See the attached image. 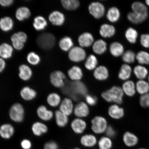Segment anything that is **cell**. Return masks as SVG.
<instances>
[{"instance_id": "4dcf8cb0", "label": "cell", "mask_w": 149, "mask_h": 149, "mask_svg": "<svg viewBox=\"0 0 149 149\" xmlns=\"http://www.w3.org/2000/svg\"><path fill=\"white\" fill-rule=\"evenodd\" d=\"M121 16L119 9L116 7H110L108 10L106 17L108 20L112 23H116L120 20Z\"/></svg>"}, {"instance_id": "83f0119b", "label": "cell", "mask_w": 149, "mask_h": 149, "mask_svg": "<svg viewBox=\"0 0 149 149\" xmlns=\"http://www.w3.org/2000/svg\"><path fill=\"white\" fill-rule=\"evenodd\" d=\"M93 51L96 55H102L107 50V44L105 40L99 39L95 41L92 45Z\"/></svg>"}, {"instance_id": "11a10c76", "label": "cell", "mask_w": 149, "mask_h": 149, "mask_svg": "<svg viewBox=\"0 0 149 149\" xmlns=\"http://www.w3.org/2000/svg\"><path fill=\"white\" fill-rule=\"evenodd\" d=\"M106 135L109 138H113L116 135V132L113 128L111 126H108L105 132Z\"/></svg>"}, {"instance_id": "5b68a950", "label": "cell", "mask_w": 149, "mask_h": 149, "mask_svg": "<svg viewBox=\"0 0 149 149\" xmlns=\"http://www.w3.org/2000/svg\"><path fill=\"white\" fill-rule=\"evenodd\" d=\"M86 56L84 49L80 46H74L68 52V55L70 60L74 63H79L84 61Z\"/></svg>"}, {"instance_id": "d6a6232c", "label": "cell", "mask_w": 149, "mask_h": 149, "mask_svg": "<svg viewBox=\"0 0 149 149\" xmlns=\"http://www.w3.org/2000/svg\"><path fill=\"white\" fill-rule=\"evenodd\" d=\"M132 70L129 64H125L121 66L118 74L119 79L126 81L129 80L131 77Z\"/></svg>"}, {"instance_id": "7402d4cb", "label": "cell", "mask_w": 149, "mask_h": 149, "mask_svg": "<svg viewBox=\"0 0 149 149\" xmlns=\"http://www.w3.org/2000/svg\"><path fill=\"white\" fill-rule=\"evenodd\" d=\"M71 127L74 133L80 134L83 133L86 129L87 124L83 119L77 118L72 121Z\"/></svg>"}, {"instance_id": "f5cc1de1", "label": "cell", "mask_w": 149, "mask_h": 149, "mask_svg": "<svg viewBox=\"0 0 149 149\" xmlns=\"http://www.w3.org/2000/svg\"><path fill=\"white\" fill-rule=\"evenodd\" d=\"M20 145L23 149H31L32 146L31 141L26 139L22 140L20 142Z\"/></svg>"}, {"instance_id": "816d5d0a", "label": "cell", "mask_w": 149, "mask_h": 149, "mask_svg": "<svg viewBox=\"0 0 149 149\" xmlns=\"http://www.w3.org/2000/svg\"><path fill=\"white\" fill-rule=\"evenodd\" d=\"M86 101L88 105L94 106L95 105L97 102V98L95 96H93L92 95H86L85 97Z\"/></svg>"}, {"instance_id": "6f0895ef", "label": "cell", "mask_w": 149, "mask_h": 149, "mask_svg": "<svg viewBox=\"0 0 149 149\" xmlns=\"http://www.w3.org/2000/svg\"><path fill=\"white\" fill-rule=\"evenodd\" d=\"M6 66V63L4 59L0 57V74L5 70Z\"/></svg>"}, {"instance_id": "ab89813d", "label": "cell", "mask_w": 149, "mask_h": 149, "mask_svg": "<svg viewBox=\"0 0 149 149\" xmlns=\"http://www.w3.org/2000/svg\"><path fill=\"white\" fill-rule=\"evenodd\" d=\"M133 72L136 77L139 80H144L148 74V69L141 65H137L134 67Z\"/></svg>"}, {"instance_id": "484cf974", "label": "cell", "mask_w": 149, "mask_h": 149, "mask_svg": "<svg viewBox=\"0 0 149 149\" xmlns=\"http://www.w3.org/2000/svg\"><path fill=\"white\" fill-rule=\"evenodd\" d=\"M14 23L13 19L8 16L0 19V29L3 32H8L13 29Z\"/></svg>"}, {"instance_id": "e575fe53", "label": "cell", "mask_w": 149, "mask_h": 149, "mask_svg": "<svg viewBox=\"0 0 149 149\" xmlns=\"http://www.w3.org/2000/svg\"><path fill=\"white\" fill-rule=\"evenodd\" d=\"M124 94L129 97L134 95L136 92V84L131 80H128L124 82L122 87Z\"/></svg>"}, {"instance_id": "680465c9", "label": "cell", "mask_w": 149, "mask_h": 149, "mask_svg": "<svg viewBox=\"0 0 149 149\" xmlns=\"http://www.w3.org/2000/svg\"><path fill=\"white\" fill-rule=\"evenodd\" d=\"M145 3H146V4L147 6H149V0H146V1H145Z\"/></svg>"}, {"instance_id": "44dd1931", "label": "cell", "mask_w": 149, "mask_h": 149, "mask_svg": "<svg viewBox=\"0 0 149 149\" xmlns=\"http://www.w3.org/2000/svg\"><path fill=\"white\" fill-rule=\"evenodd\" d=\"M14 48L12 45L7 42L0 44V57L5 59H10L13 54Z\"/></svg>"}, {"instance_id": "d590c367", "label": "cell", "mask_w": 149, "mask_h": 149, "mask_svg": "<svg viewBox=\"0 0 149 149\" xmlns=\"http://www.w3.org/2000/svg\"><path fill=\"white\" fill-rule=\"evenodd\" d=\"M58 45L60 49L65 52L69 51L74 47L72 39L68 36H65L61 38L59 41Z\"/></svg>"}, {"instance_id": "bcb514c9", "label": "cell", "mask_w": 149, "mask_h": 149, "mask_svg": "<svg viewBox=\"0 0 149 149\" xmlns=\"http://www.w3.org/2000/svg\"><path fill=\"white\" fill-rule=\"evenodd\" d=\"M26 59L28 63L33 66L38 65L41 61L40 55L34 52H29L27 55Z\"/></svg>"}, {"instance_id": "d4e9b609", "label": "cell", "mask_w": 149, "mask_h": 149, "mask_svg": "<svg viewBox=\"0 0 149 149\" xmlns=\"http://www.w3.org/2000/svg\"><path fill=\"white\" fill-rule=\"evenodd\" d=\"M68 74L69 77L73 81H80L83 76L82 70L77 65H74L69 69Z\"/></svg>"}, {"instance_id": "277c9868", "label": "cell", "mask_w": 149, "mask_h": 149, "mask_svg": "<svg viewBox=\"0 0 149 149\" xmlns=\"http://www.w3.org/2000/svg\"><path fill=\"white\" fill-rule=\"evenodd\" d=\"M27 40V34L22 31L15 33L10 37V40L13 47L18 51L23 49Z\"/></svg>"}, {"instance_id": "ac0fdd59", "label": "cell", "mask_w": 149, "mask_h": 149, "mask_svg": "<svg viewBox=\"0 0 149 149\" xmlns=\"http://www.w3.org/2000/svg\"><path fill=\"white\" fill-rule=\"evenodd\" d=\"M116 29L114 26L109 24L105 23L100 26L99 33L104 38H110L114 36Z\"/></svg>"}, {"instance_id": "7bdbcfd3", "label": "cell", "mask_w": 149, "mask_h": 149, "mask_svg": "<svg viewBox=\"0 0 149 149\" xmlns=\"http://www.w3.org/2000/svg\"><path fill=\"white\" fill-rule=\"evenodd\" d=\"M135 84L136 91L141 95L149 93V83L148 82L144 80H140Z\"/></svg>"}, {"instance_id": "f907efd6", "label": "cell", "mask_w": 149, "mask_h": 149, "mask_svg": "<svg viewBox=\"0 0 149 149\" xmlns=\"http://www.w3.org/2000/svg\"><path fill=\"white\" fill-rule=\"evenodd\" d=\"M140 43L143 47L149 48V33L141 35L140 38Z\"/></svg>"}, {"instance_id": "cb8c5ba5", "label": "cell", "mask_w": 149, "mask_h": 149, "mask_svg": "<svg viewBox=\"0 0 149 149\" xmlns=\"http://www.w3.org/2000/svg\"><path fill=\"white\" fill-rule=\"evenodd\" d=\"M108 113L111 118L115 120H119L124 116V111L122 107L117 104H115L109 107Z\"/></svg>"}, {"instance_id": "f1b7e54d", "label": "cell", "mask_w": 149, "mask_h": 149, "mask_svg": "<svg viewBox=\"0 0 149 149\" xmlns=\"http://www.w3.org/2000/svg\"><path fill=\"white\" fill-rule=\"evenodd\" d=\"M48 22L44 16L38 15L35 17L33 19V26L35 30L41 31L44 30L47 27Z\"/></svg>"}, {"instance_id": "c3c4849f", "label": "cell", "mask_w": 149, "mask_h": 149, "mask_svg": "<svg viewBox=\"0 0 149 149\" xmlns=\"http://www.w3.org/2000/svg\"><path fill=\"white\" fill-rule=\"evenodd\" d=\"M98 145L100 149H111L113 143L110 138L104 136L101 138L98 141Z\"/></svg>"}, {"instance_id": "ee69618b", "label": "cell", "mask_w": 149, "mask_h": 149, "mask_svg": "<svg viewBox=\"0 0 149 149\" xmlns=\"http://www.w3.org/2000/svg\"><path fill=\"white\" fill-rule=\"evenodd\" d=\"M148 17L133 12H129L127 15L128 20L132 23L135 24H139L142 23Z\"/></svg>"}, {"instance_id": "2e32d148", "label": "cell", "mask_w": 149, "mask_h": 149, "mask_svg": "<svg viewBox=\"0 0 149 149\" xmlns=\"http://www.w3.org/2000/svg\"><path fill=\"white\" fill-rule=\"evenodd\" d=\"M33 75L32 70L29 65L25 64L20 65L18 68V76L19 79L24 81H30Z\"/></svg>"}, {"instance_id": "f546056e", "label": "cell", "mask_w": 149, "mask_h": 149, "mask_svg": "<svg viewBox=\"0 0 149 149\" xmlns=\"http://www.w3.org/2000/svg\"><path fill=\"white\" fill-rule=\"evenodd\" d=\"M132 12L148 17V12L146 5L141 1H135L131 5Z\"/></svg>"}, {"instance_id": "f6af8a7d", "label": "cell", "mask_w": 149, "mask_h": 149, "mask_svg": "<svg viewBox=\"0 0 149 149\" xmlns=\"http://www.w3.org/2000/svg\"><path fill=\"white\" fill-rule=\"evenodd\" d=\"M136 60L139 65H149V53L145 51L138 52L136 54Z\"/></svg>"}, {"instance_id": "8d00e7d4", "label": "cell", "mask_w": 149, "mask_h": 149, "mask_svg": "<svg viewBox=\"0 0 149 149\" xmlns=\"http://www.w3.org/2000/svg\"><path fill=\"white\" fill-rule=\"evenodd\" d=\"M123 141L126 146L131 147L135 146L137 144L139 139L134 134L127 132L123 136Z\"/></svg>"}, {"instance_id": "6da1fadb", "label": "cell", "mask_w": 149, "mask_h": 149, "mask_svg": "<svg viewBox=\"0 0 149 149\" xmlns=\"http://www.w3.org/2000/svg\"><path fill=\"white\" fill-rule=\"evenodd\" d=\"M124 94L122 87L114 86L102 92L101 95L107 102H114L117 105H120L123 103Z\"/></svg>"}, {"instance_id": "30bf717a", "label": "cell", "mask_w": 149, "mask_h": 149, "mask_svg": "<svg viewBox=\"0 0 149 149\" xmlns=\"http://www.w3.org/2000/svg\"><path fill=\"white\" fill-rule=\"evenodd\" d=\"M48 19L53 25L61 26L65 23L66 18L63 13L60 11L55 10L50 13L48 17Z\"/></svg>"}, {"instance_id": "74e56055", "label": "cell", "mask_w": 149, "mask_h": 149, "mask_svg": "<svg viewBox=\"0 0 149 149\" xmlns=\"http://www.w3.org/2000/svg\"><path fill=\"white\" fill-rule=\"evenodd\" d=\"M97 142V140L95 136L92 134H86L81 138V143L83 146L91 148L94 146Z\"/></svg>"}, {"instance_id": "94428289", "label": "cell", "mask_w": 149, "mask_h": 149, "mask_svg": "<svg viewBox=\"0 0 149 149\" xmlns=\"http://www.w3.org/2000/svg\"><path fill=\"white\" fill-rule=\"evenodd\" d=\"M74 149H80L79 148H75Z\"/></svg>"}, {"instance_id": "52a82bcc", "label": "cell", "mask_w": 149, "mask_h": 149, "mask_svg": "<svg viewBox=\"0 0 149 149\" xmlns=\"http://www.w3.org/2000/svg\"><path fill=\"white\" fill-rule=\"evenodd\" d=\"M92 131L96 134H101L105 132L107 127V120L103 117L98 116L95 117L91 120Z\"/></svg>"}, {"instance_id": "9c48e42d", "label": "cell", "mask_w": 149, "mask_h": 149, "mask_svg": "<svg viewBox=\"0 0 149 149\" xmlns=\"http://www.w3.org/2000/svg\"><path fill=\"white\" fill-rule=\"evenodd\" d=\"M36 114L38 118L43 122H49L54 117L53 111L43 105L39 106L37 107Z\"/></svg>"}, {"instance_id": "603a6c76", "label": "cell", "mask_w": 149, "mask_h": 149, "mask_svg": "<svg viewBox=\"0 0 149 149\" xmlns=\"http://www.w3.org/2000/svg\"><path fill=\"white\" fill-rule=\"evenodd\" d=\"M31 15L30 9L26 6H23L18 7L15 13L17 19L19 22H23L29 19Z\"/></svg>"}, {"instance_id": "836d02e7", "label": "cell", "mask_w": 149, "mask_h": 149, "mask_svg": "<svg viewBox=\"0 0 149 149\" xmlns=\"http://www.w3.org/2000/svg\"><path fill=\"white\" fill-rule=\"evenodd\" d=\"M54 117L56 124L59 127H64L68 123V116L59 109L55 112Z\"/></svg>"}, {"instance_id": "f35d334b", "label": "cell", "mask_w": 149, "mask_h": 149, "mask_svg": "<svg viewBox=\"0 0 149 149\" xmlns=\"http://www.w3.org/2000/svg\"><path fill=\"white\" fill-rule=\"evenodd\" d=\"M98 63L97 57L94 55L91 54L86 59L84 66L88 70H94L98 66Z\"/></svg>"}, {"instance_id": "1f68e13d", "label": "cell", "mask_w": 149, "mask_h": 149, "mask_svg": "<svg viewBox=\"0 0 149 149\" xmlns=\"http://www.w3.org/2000/svg\"><path fill=\"white\" fill-rule=\"evenodd\" d=\"M46 101L49 107L55 108L59 107L62 100L60 95L56 93L52 92L47 96Z\"/></svg>"}, {"instance_id": "ffe728a7", "label": "cell", "mask_w": 149, "mask_h": 149, "mask_svg": "<svg viewBox=\"0 0 149 149\" xmlns=\"http://www.w3.org/2000/svg\"><path fill=\"white\" fill-rule=\"evenodd\" d=\"M59 110L67 116L71 114L74 110L73 102L71 99L69 98H64L59 106Z\"/></svg>"}, {"instance_id": "7c38bea8", "label": "cell", "mask_w": 149, "mask_h": 149, "mask_svg": "<svg viewBox=\"0 0 149 149\" xmlns=\"http://www.w3.org/2000/svg\"><path fill=\"white\" fill-rule=\"evenodd\" d=\"M31 131L33 134L36 137H40L47 133L48 127L42 121H36L31 126Z\"/></svg>"}, {"instance_id": "6125c7cd", "label": "cell", "mask_w": 149, "mask_h": 149, "mask_svg": "<svg viewBox=\"0 0 149 149\" xmlns=\"http://www.w3.org/2000/svg\"><path fill=\"white\" fill-rule=\"evenodd\" d=\"M139 149H146L143 148H139Z\"/></svg>"}, {"instance_id": "db71d44e", "label": "cell", "mask_w": 149, "mask_h": 149, "mask_svg": "<svg viewBox=\"0 0 149 149\" xmlns=\"http://www.w3.org/2000/svg\"><path fill=\"white\" fill-rule=\"evenodd\" d=\"M43 149H58V145L54 141H48L44 145Z\"/></svg>"}, {"instance_id": "7a4b0ae2", "label": "cell", "mask_w": 149, "mask_h": 149, "mask_svg": "<svg viewBox=\"0 0 149 149\" xmlns=\"http://www.w3.org/2000/svg\"><path fill=\"white\" fill-rule=\"evenodd\" d=\"M8 115L9 118L13 122L16 123H22L25 119V108L21 103L15 102L9 108Z\"/></svg>"}, {"instance_id": "4fadbf2b", "label": "cell", "mask_w": 149, "mask_h": 149, "mask_svg": "<svg viewBox=\"0 0 149 149\" xmlns=\"http://www.w3.org/2000/svg\"><path fill=\"white\" fill-rule=\"evenodd\" d=\"M15 128L12 124L5 123L0 126V137L5 140L10 139L14 135Z\"/></svg>"}, {"instance_id": "8fae6325", "label": "cell", "mask_w": 149, "mask_h": 149, "mask_svg": "<svg viewBox=\"0 0 149 149\" xmlns=\"http://www.w3.org/2000/svg\"><path fill=\"white\" fill-rule=\"evenodd\" d=\"M19 94L20 97L24 101L30 102L36 98L37 93L34 89L26 86L20 89Z\"/></svg>"}, {"instance_id": "9a60e30c", "label": "cell", "mask_w": 149, "mask_h": 149, "mask_svg": "<svg viewBox=\"0 0 149 149\" xmlns=\"http://www.w3.org/2000/svg\"><path fill=\"white\" fill-rule=\"evenodd\" d=\"M72 88L74 94L73 97L77 99V96H84L86 95L87 90L86 86L81 81H73L71 84Z\"/></svg>"}, {"instance_id": "60d3db41", "label": "cell", "mask_w": 149, "mask_h": 149, "mask_svg": "<svg viewBox=\"0 0 149 149\" xmlns=\"http://www.w3.org/2000/svg\"><path fill=\"white\" fill-rule=\"evenodd\" d=\"M138 33L133 27L128 28L125 33V36L127 41L131 44H134L137 42Z\"/></svg>"}, {"instance_id": "5bb4252c", "label": "cell", "mask_w": 149, "mask_h": 149, "mask_svg": "<svg viewBox=\"0 0 149 149\" xmlns=\"http://www.w3.org/2000/svg\"><path fill=\"white\" fill-rule=\"evenodd\" d=\"M78 42L81 47L88 48L92 46L94 42L93 35L88 32H84L79 35L78 38Z\"/></svg>"}, {"instance_id": "9f6ffc18", "label": "cell", "mask_w": 149, "mask_h": 149, "mask_svg": "<svg viewBox=\"0 0 149 149\" xmlns=\"http://www.w3.org/2000/svg\"><path fill=\"white\" fill-rule=\"evenodd\" d=\"M13 0H0V5L3 7H10L13 4Z\"/></svg>"}, {"instance_id": "d6986e66", "label": "cell", "mask_w": 149, "mask_h": 149, "mask_svg": "<svg viewBox=\"0 0 149 149\" xmlns=\"http://www.w3.org/2000/svg\"><path fill=\"white\" fill-rule=\"evenodd\" d=\"M93 76L99 81H104L109 77V72L108 68L104 65L98 66L94 70Z\"/></svg>"}, {"instance_id": "b9f144b4", "label": "cell", "mask_w": 149, "mask_h": 149, "mask_svg": "<svg viewBox=\"0 0 149 149\" xmlns=\"http://www.w3.org/2000/svg\"><path fill=\"white\" fill-rule=\"evenodd\" d=\"M61 1L63 8L67 10H76L80 6V2L78 0H61Z\"/></svg>"}, {"instance_id": "e0dca14e", "label": "cell", "mask_w": 149, "mask_h": 149, "mask_svg": "<svg viewBox=\"0 0 149 149\" xmlns=\"http://www.w3.org/2000/svg\"><path fill=\"white\" fill-rule=\"evenodd\" d=\"M74 112L77 118H81L88 116L89 113L88 104L84 102H79L74 107Z\"/></svg>"}, {"instance_id": "4316f807", "label": "cell", "mask_w": 149, "mask_h": 149, "mask_svg": "<svg viewBox=\"0 0 149 149\" xmlns=\"http://www.w3.org/2000/svg\"><path fill=\"white\" fill-rule=\"evenodd\" d=\"M110 53L113 57H118L122 56L124 53V48L123 44L118 42H112L109 47Z\"/></svg>"}, {"instance_id": "3957f363", "label": "cell", "mask_w": 149, "mask_h": 149, "mask_svg": "<svg viewBox=\"0 0 149 149\" xmlns=\"http://www.w3.org/2000/svg\"><path fill=\"white\" fill-rule=\"evenodd\" d=\"M36 41L37 45L41 49L49 50L55 46L56 38L53 33L45 32L38 35Z\"/></svg>"}, {"instance_id": "7dc6e473", "label": "cell", "mask_w": 149, "mask_h": 149, "mask_svg": "<svg viewBox=\"0 0 149 149\" xmlns=\"http://www.w3.org/2000/svg\"><path fill=\"white\" fill-rule=\"evenodd\" d=\"M122 59L125 64H129L135 62L136 60V54L132 50H127L122 56Z\"/></svg>"}, {"instance_id": "ba28073f", "label": "cell", "mask_w": 149, "mask_h": 149, "mask_svg": "<svg viewBox=\"0 0 149 149\" xmlns=\"http://www.w3.org/2000/svg\"><path fill=\"white\" fill-rule=\"evenodd\" d=\"M89 14L96 19H100L104 16L105 8L104 5L98 1H94L90 3L88 7Z\"/></svg>"}, {"instance_id": "8992f818", "label": "cell", "mask_w": 149, "mask_h": 149, "mask_svg": "<svg viewBox=\"0 0 149 149\" xmlns=\"http://www.w3.org/2000/svg\"><path fill=\"white\" fill-rule=\"evenodd\" d=\"M66 76L62 71L55 70L50 74V83L54 87L57 88H63L65 86Z\"/></svg>"}, {"instance_id": "681fc988", "label": "cell", "mask_w": 149, "mask_h": 149, "mask_svg": "<svg viewBox=\"0 0 149 149\" xmlns=\"http://www.w3.org/2000/svg\"><path fill=\"white\" fill-rule=\"evenodd\" d=\"M139 103L143 108L149 107V93L141 95L139 99Z\"/></svg>"}, {"instance_id": "91938a15", "label": "cell", "mask_w": 149, "mask_h": 149, "mask_svg": "<svg viewBox=\"0 0 149 149\" xmlns=\"http://www.w3.org/2000/svg\"><path fill=\"white\" fill-rule=\"evenodd\" d=\"M148 82L149 83V75L148 76Z\"/></svg>"}]
</instances>
